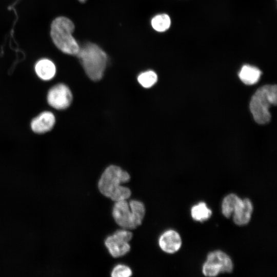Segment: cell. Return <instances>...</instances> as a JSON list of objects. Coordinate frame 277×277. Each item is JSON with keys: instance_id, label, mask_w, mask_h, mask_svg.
I'll list each match as a JSON object with an SVG mask.
<instances>
[{"instance_id": "cell-1", "label": "cell", "mask_w": 277, "mask_h": 277, "mask_svg": "<svg viewBox=\"0 0 277 277\" xmlns=\"http://www.w3.org/2000/svg\"><path fill=\"white\" fill-rule=\"evenodd\" d=\"M88 77L100 81L103 76L108 61L106 52L97 45L87 43L80 47L76 55Z\"/></svg>"}, {"instance_id": "cell-2", "label": "cell", "mask_w": 277, "mask_h": 277, "mask_svg": "<svg viewBox=\"0 0 277 277\" xmlns=\"http://www.w3.org/2000/svg\"><path fill=\"white\" fill-rule=\"evenodd\" d=\"M73 23L65 16L55 18L51 25L50 35L56 47L63 52L76 55L80 46L73 36Z\"/></svg>"}, {"instance_id": "cell-3", "label": "cell", "mask_w": 277, "mask_h": 277, "mask_svg": "<svg viewBox=\"0 0 277 277\" xmlns=\"http://www.w3.org/2000/svg\"><path fill=\"white\" fill-rule=\"evenodd\" d=\"M277 102L276 85H266L259 88L250 100L249 108L255 121L260 124L268 123L271 118L269 108Z\"/></svg>"}, {"instance_id": "cell-4", "label": "cell", "mask_w": 277, "mask_h": 277, "mask_svg": "<svg viewBox=\"0 0 277 277\" xmlns=\"http://www.w3.org/2000/svg\"><path fill=\"white\" fill-rule=\"evenodd\" d=\"M130 176L126 171L115 165L107 167L102 173L98 182L101 193L110 198L122 183L129 181Z\"/></svg>"}, {"instance_id": "cell-5", "label": "cell", "mask_w": 277, "mask_h": 277, "mask_svg": "<svg viewBox=\"0 0 277 277\" xmlns=\"http://www.w3.org/2000/svg\"><path fill=\"white\" fill-rule=\"evenodd\" d=\"M132 236V233L125 229L118 230L105 239V245L113 257L122 256L130 251L129 242Z\"/></svg>"}, {"instance_id": "cell-6", "label": "cell", "mask_w": 277, "mask_h": 277, "mask_svg": "<svg viewBox=\"0 0 277 277\" xmlns=\"http://www.w3.org/2000/svg\"><path fill=\"white\" fill-rule=\"evenodd\" d=\"M72 101V94L69 88L63 83L51 87L48 91L47 102L52 108L63 110L68 108Z\"/></svg>"}, {"instance_id": "cell-7", "label": "cell", "mask_w": 277, "mask_h": 277, "mask_svg": "<svg viewBox=\"0 0 277 277\" xmlns=\"http://www.w3.org/2000/svg\"><path fill=\"white\" fill-rule=\"evenodd\" d=\"M112 215L115 222L123 229H134L142 224L135 217L126 200L115 202Z\"/></svg>"}, {"instance_id": "cell-8", "label": "cell", "mask_w": 277, "mask_h": 277, "mask_svg": "<svg viewBox=\"0 0 277 277\" xmlns=\"http://www.w3.org/2000/svg\"><path fill=\"white\" fill-rule=\"evenodd\" d=\"M55 122V116L51 111H44L31 120L30 127L35 133L44 134L53 129Z\"/></svg>"}, {"instance_id": "cell-9", "label": "cell", "mask_w": 277, "mask_h": 277, "mask_svg": "<svg viewBox=\"0 0 277 277\" xmlns=\"http://www.w3.org/2000/svg\"><path fill=\"white\" fill-rule=\"evenodd\" d=\"M159 244L160 248L165 252L172 253L176 252L182 244L179 234L173 230L164 232L160 237Z\"/></svg>"}, {"instance_id": "cell-10", "label": "cell", "mask_w": 277, "mask_h": 277, "mask_svg": "<svg viewBox=\"0 0 277 277\" xmlns=\"http://www.w3.org/2000/svg\"><path fill=\"white\" fill-rule=\"evenodd\" d=\"M207 261L213 264L222 273H230L233 269L231 259L225 253L216 250L209 253Z\"/></svg>"}, {"instance_id": "cell-11", "label": "cell", "mask_w": 277, "mask_h": 277, "mask_svg": "<svg viewBox=\"0 0 277 277\" xmlns=\"http://www.w3.org/2000/svg\"><path fill=\"white\" fill-rule=\"evenodd\" d=\"M252 210V204L249 199L242 200L232 215L235 224L240 226L247 224L250 220Z\"/></svg>"}, {"instance_id": "cell-12", "label": "cell", "mask_w": 277, "mask_h": 277, "mask_svg": "<svg viewBox=\"0 0 277 277\" xmlns=\"http://www.w3.org/2000/svg\"><path fill=\"white\" fill-rule=\"evenodd\" d=\"M34 70L37 77L44 81L51 80L56 74V67L50 60L43 58L36 62Z\"/></svg>"}, {"instance_id": "cell-13", "label": "cell", "mask_w": 277, "mask_h": 277, "mask_svg": "<svg viewBox=\"0 0 277 277\" xmlns=\"http://www.w3.org/2000/svg\"><path fill=\"white\" fill-rule=\"evenodd\" d=\"M261 73V71L257 67L245 65L242 67L239 76L245 84L250 85H253L259 81Z\"/></svg>"}, {"instance_id": "cell-14", "label": "cell", "mask_w": 277, "mask_h": 277, "mask_svg": "<svg viewBox=\"0 0 277 277\" xmlns=\"http://www.w3.org/2000/svg\"><path fill=\"white\" fill-rule=\"evenodd\" d=\"M241 200L238 196L233 193L225 196L222 204L223 215L227 218L232 215Z\"/></svg>"}, {"instance_id": "cell-15", "label": "cell", "mask_w": 277, "mask_h": 277, "mask_svg": "<svg viewBox=\"0 0 277 277\" xmlns=\"http://www.w3.org/2000/svg\"><path fill=\"white\" fill-rule=\"evenodd\" d=\"M211 210L204 202H200L193 206L191 210L192 218L197 221L203 222L208 219L211 215Z\"/></svg>"}, {"instance_id": "cell-16", "label": "cell", "mask_w": 277, "mask_h": 277, "mask_svg": "<svg viewBox=\"0 0 277 277\" xmlns=\"http://www.w3.org/2000/svg\"><path fill=\"white\" fill-rule=\"evenodd\" d=\"M153 29L160 32L167 30L171 25V19L166 14H159L154 16L151 21Z\"/></svg>"}, {"instance_id": "cell-17", "label": "cell", "mask_w": 277, "mask_h": 277, "mask_svg": "<svg viewBox=\"0 0 277 277\" xmlns=\"http://www.w3.org/2000/svg\"><path fill=\"white\" fill-rule=\"evenodd\" d=\"M157 81L156 73L152 70H148L141 73L137 76L138 83L144 88H149Z\"/></svg>"}, {"instance_id": "cell-18", "label": "cell", "mask_w": 277, "mask_h": 277, "mask_svg": "<svg viewBox=\"0 0 277 277\" xmlns=\"http://www.w3.org/2000/svg\"><path fill=\"white\" fill-rule=\"evenodd\" d=\"M129 205L135 217L142 223L146 211L144 204L137 200H131Z\"/></svg>"}, {"instance_id": "cell-19", "label": "cell", "mask_w": 277, "mask_h": 277, "mask_svg": "<svg viewBox=\"0 0 277 277\" xmlns=\"http://www.w3.org/2000/svg\"><path fill=\"white\" fill-rule=\"evenodd\" d=\"M131 194L129 188L121 185L112 195L110 199L115 202L126 200L129 198Z\"/></svg>"}, {"instance_id": "cell-20", "label": "cell", "mask_w": 277, "mask_h": 277, "mask_svg": "<svg viewBox=\"0 0 277 277\" xmlns=\"http://www.w3.org/2000/svg\"><path fill=\"white\" fill-rule=\"evenodd\" d=\"M132 272L127 266L123 264L116 265L112 269L111 275L112 277H129L131 276Z\"/></svg>"}, {"instance_id": "cell-21", "label": "cell", "mask_w": 277, "mask_h": 277, "mask_svg": "<svg viewBox=\"0 0 277 277\" xmlns=\"http://www.w3.org/2000/svg\"><path fill=\"white\" fill-rule=\"evenodd\" d=\"M204 274L208 276H214L220 273V270L211 262L206 261L203 267Z\"/></svg>"}, {"instance_id": "cell-22", "label": "cell", "mask_w": 277, "mask_h": 277, "mask_svg": "<svg viewBox=\"0 0 277 277\" xmlns=\"http://www.w3.org/2000/svg\"><path fill=\"white\" fill-rule=\"evenodd\" d=\"M81 3H85L87 0H78Z\"/></svg>"}]
</instances>
